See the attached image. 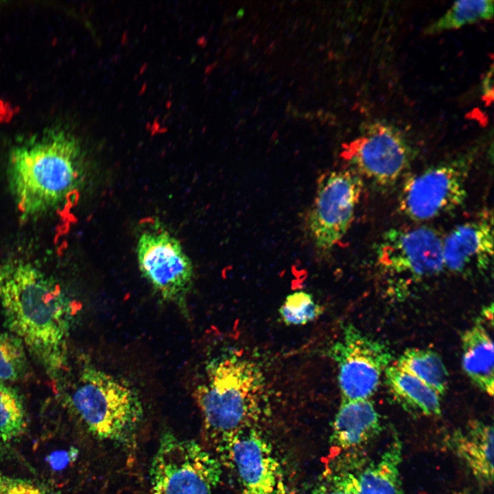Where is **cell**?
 Here are the masks:
<instances>
[{
  "mask_svg": "<svg viewBox=\"0 0 494 494\" xmlns=\"http://www.w3.org/2000/svg\"><path fill=\"white\" fill-rule=\"evenodd\" d=\"M139 270L165 300L181 303L192 284L193 269L179 240L165 230L145 231L138 237Z\"/></svg>",
  "mask_w": 494,
  "mask_h": 494,
  "instance_id": "obj_11",
  "label": "cell"
},
{
  "mask_svg": "<svg viewBox=\"0 0 494 494\" xmlns=\"http://www.w3.org/2000/svg\"><path fill=\"white\" fill-rule=\"evenodd\" d=\"M5 445L7 444L3 442V440L0 438V456L4 454V451L5 450Z\"/></svg>",
  "mask_w": 494,
  "mask_h": 494,
  "instance_id": "obj_27",
  "label": "cell"
},
{
  "mask_svg": "<svg viewBox=\"0 0 494 494\" xmlns=\"http://www.w3.org/2000/svg\"><path fill=\"white\" fill-rule=\"evenodd\" d=\"M310 494H360L357 475L328 468Z\"/></svg>",
  "mask_w": 494,
  "mask_h": 494,
  "instance_id": "obj_24",
  "label": "cell"
},
{
  "mask_svg": "<svg viewBox=\"0 0 494 494\" xmlns=\"http://www.w3.org/2000/svg\"><path fill=\"white\" fill-rule=\"evenodd\" d=\"M82 156L77 140L61 129H48L13 147L7 163L11 193L25 217L59 207L80 185Z\"/></svg>",
  "mask_w": 494,
  "mask_h": 494,
  "instance_id": "obj_3",
  "label": "cell"
},
{
  "mask_svg": "<svg viewBox=\"0 0 494 494\" xmlns=\"http://www.w3.org/2000/svg\"><path fill=\"white\" fill-rule=\"evenodd\" d=\"M70 402L89 431L121 445L133 440L143 415L141 400L125 381L93 366L80 373Z\"/></svg>",
  "mask_w": 494,
  "mask_h": 494,
  "instance_id": "obj_4",
  "label": "cell"
},
{
  "mask_svg": "<svg viewBox=\"0 0 494 494\" xmlns=\"http://www.w3.org/2000/svg\"><path fill=\"white\" fill-rule=\"evenodd\" d=\"M322 313V307L312 295L303 291L288 295L279 309V314L286 325H301L317 318Z\"/></svg>",
  "mask_w": 494,
  "mask_h": 494,
  "instance_id": "obj_23",
  "label": "cell"
},
{
  "mask_svg": "<svg viewBox=\"0 0 494 494\" xmlns=\"http://www.w3.org/2000/svg\"><path fill=\"white\" fill-rule=\"evenodd\" d=\"M384 373L389 389L401 403L425 415L440 414V396L432 388L395 365Z\"/></svg>",
  "mask_w": 494,
  "mask_h": 494,
  "instance_id": "obj_18",
  "label": "cell"
},
{
  "mask_svg": "<svg viewBox=\"0 0 494 494\" xmlns=\"http://www.w3.org/2000/svg\"><path fill=\"white\" fill-rule=\"evenodd\" d=\"M362 189V178L352 169L331 172L319 179L307 217L309 233L319 250H330L346 233Z\"/></svg>",
  "mask_w": 494,
  "mask_h": 494,
  "instance_id": "obj_8",
  "label": "cell"
},
{
  "mask_svg": "<svg viewBox=\"0 0 494 494\" xmlns=\"http://www.w3.org/2000/svg\"><path fill=\"white\" fill-rule=\"evenodd\" d=\"M456 454L465 462L478 481L491 483L493 478V428L474 421L451 438Z\"/></svg>",
  "mask_w": 494,
  "mask_h": 494,
  "instance_id": "obj_15",
  "label": "cell"
},
{
  "mask_svg": "<svg viewBox=\"0 0 494 494\" xmlns=\"http://www.w3.org/2000/svg\"><path fill=\"white\" fill-rule=\"evenodd\" d=\"M0 494H60V493L39 482L11 477L0 472Z\"/></svg>",
  "mask_w": 494,
  "mask_h": 494,
  "instance_id": "obj_25",
  "label": "cell"
},
{
  "mask_svg": "<svg viewBox=\"0 0 494 494\" xmlns=\"http://www.w3.org/2000/svg\"><path fill=\"white\" fill-rule=\"evenodd\" d=\"M462 367L480 389L493 395V343L484 327L477 324L462 336Z\"/></svg>",
  "mask_w": 494,
  "mask_h": 494,
  "instance_id": "obj_16",
  "label": "cell"
},
{
  "mask_svg": "<svg viewBox=\"0 0 494 494\" xmlns=\"http://www.w3.org/2000/svg\"><path fill=\"white\" fill-rule=\"evenodd\" d=\"M401 458V444L396 437L377 460L357 475L360 494H403Z\"/></svg>",
  "mask_w": 494,
  "mask_h": 494,
  "instance_id": "obj_17",
  "label": "cell"
},
{
  "mask_svg": "<svg viewBox=\"0 0 494 494\" xmlns=\"http://www.w3.org/2000/svg\"><path fill=\"white\" fill-rule=\"evenodd\" d=\"M220 459L235 471L239 494H287L281 463L258 427L240 434Z\"/></svg>",
  "mask_w": 494,
  "mask_h": 494,
  "instance_id": "obj_12",
  "label": "cell"
},
{
  "mask_svg": "<svg viewBox=\"0 0 494 494\" xmlns=\"http://www.w3.org/2000/svg\"><path fill=\"white\" fill-rule=\"evenodd\" d=\"M342 156L362 178L388 187L408 168L412 150L398 128L377 121L364 126L361 134L346 145Z\"/></svg>",
  "mask_w": 494,
  "mask_h": 494,
  "instance_id": "obj_9",
  "label": "cell"
},
{
  "mask_svg": "<svg viewBox=\"0 0 494 494\" xmlns=\"http://www.w3.org/2000/svg\"><path fill=\"white\" fill-rule=\"evenodd\" d=\"M221 462L198 442L162 434L150 471L151 494H212Z\"/></svg>",
  "mask_w": 494,
  "mask_h": 494,
  "instance_id": "obj_5",
  "label": "cell"
},
{
  "mask_svg": "<svg viewBox=\"0 0 494 494\" xmlns=\"http://www.w3.org/2000/svg\"><path fill=\"white\" fill-rule=\"evenodd\" d=\"M468 159L458 158L432 166L411 176L403 185L399 209L415 221L447 214L464 203L470 171Z\"/></svg>",
  "mask_w": 494,
  "mask_h": 494,
  "instance_id": "obj_7",
  "label": "cell"
},
{
  "mask_svg": "<svg viewBox=\"0 0 494 494\" xmlns=\"http://www.w3.org/2000/svg\"><path fill=\"white\" fill-rule=\"evenodd\" d=\"M443 237L425 226L392 228L375 248L379 271L398 285L419 282L439 274L444 269Z\"/></svg>",
  "mask_w": 494,
  "mask_h": 494,
  "instance_id": "obj_6",
  "label": "cell"
},
{
  "mask_svg": "<svg viewBox=\"0 0 494 494\" xmlns=\"http://www.w3.org/2000/svg\"><path fill=\"white\" fill-rule=\"evenodd\" d=\"M380 428L379 415L369 399L342 400L330 436L333 455L362 445Z\"/></svg>",
  "mask_w": 494,
  "mask_h": 494,
  "instance_id": "obj_14",
  "label": "cell"
},
{
  "mask_svg": "<svg viewBox=\"0 0 494 494\" xmlns=\"http://www.w3.org/2000/svg\"><path fill=\"white\" fill-rule=\"evenodd\" d=\"M26 427L27 416L20 394L0 381V438L8 444L21 437Z\"/></svg>",
  "mask_w": 494,
  "mask_h": 494,
  "instance_id": "obj_21",
  "label": "cell"
},
{
  "mask_svg": "<svg viewBox=\"0 0 494 494\" xmlns=\"http://www.w3.org/2000/svg\"><path fill=\"white\" fill-rule=\"evenodd\" d=\"M436 391L444 395L448 384V373L441 357L434 351L411 348L405 351L395 364Z\"/></svg>",
  "mask_w": 494,
  "mask_h": 494,
  "instance_id": "obj_19",
  "label": "cell"
},
{
  "mask_svg": "<svg viewBox=\"0 0 494 494\" xmlns=\"http://www.w3.org/2000/svg\"><path fill=\"white\" fill-rule=\"evenodd\" d=\"M25 346L22 340L9 331H0V381H14L27 370Z\"/></svg>",
  "mask_w": 494,
  "mask_h": 494,
  "instance_id": "obj_22",
  "label": "cell"
},
{
  "mask_svg": "<svg viewBox=\"0 0 494 494\" xmlns=\"http://www.w3.org/2000/svg\"><path fill=\"white\" fill-rule=\"evenodd\" d=\"M268 395L264 373L251 359L229 351L207 363L194 396L206 438L220 457L240 434L258 427Z\"/></svg>",
  "mask_w": 494,
  "mask_h": 494,
  "instance_id": "obj_2",
  "label": "cell"
},
{
  "mask_svg": "<svg viewBox=\"0 0 494 494\" xmlns=\"http://www.w3.org/2000/svg\"><path fill=\"white\" fill-rule=\"evenodd\" d=\"M442 254L444 269L451 272L487 271L493 258V213L483 211L455 226L443 238Z\"/></svg>",
  "mask_w": 494,
  "mask_h": 494,
  "instance_id": "obj_13",
  "label": "cell"
},
{
  "mask_svg": "<svg viewBox=\"0 0 494 494\" xmlns=\"http://www.w3.org/2000/svg\"><path fill=\"white\" fill-rule=\"evenodd\" d=\"M493 16V1H458L439 19L426 27L427 34L458 29L481 21L489 20Z\"/></svg>",
  "mask_w": 494,
  "mask_h": 494,
  "instance_id": "obj_20",
  "label": "cell"
},
{
  "mask_svg": "<svg viewBox=\"0 0 494 494\" xmlns=\"http://www.w3.org/2000/svg\"><path fill=\"white\" fill-rule=\"evenodd\" d=\"M493 66L484 75L482 83V94L483 99L489 104L493 99Z\"/></svg>",
  "mask_w": 494,
  "mask_h": 494,
  "instance_id": "obj_26",
  "label": "cell"
},
{
  "mask_svg": "<svg viewBox=\"0 0 494 494\" xmlns=\"http://www.w3.org/2000/svg\"><path fill=\"white\" fill-rule=\"evenodd\" d=\"M327 353L338 365L342 400L369 399L392 360L384 344L352 325L344 328L341 340L333 344Z\"/></svg>",
  "mask_w": 494,
  "mask_h": 494,
  "instance_id": "obj_10",
  "label": "cell"
},
{
  "mask_svg": "<svg viewBox=\"0 0 494 494\" xmlns=\"http://www.w3.org/2000/svg\"><path fill=\"white\" fill-rule=\"evenodd\" d=\"M0 307L8 331L50 375L65 366L71 310L52 277L21 259L0 265Z\"/></svg>",
  "mask_w": 494,
  "mask_h": 494,
  "instance_id": "obj_1",
  "label": "cell"
}]
</instances>
